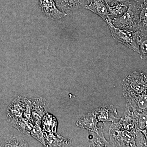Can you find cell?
I'll list each match as a JSON object with an SVG mask.
<instances>
[{
  "instance_id": "cell-1",
  "label": "cell",
  "mask_w": 147,
  "mask_h": 147,
  "mask_svg": "<svg viewBox=\"0 0 147 147\" xmlns=\"http://www.w3.org/2000/svg\"><path fill=\"white\" fill-rule=\"evenodd\" d=\"M105 22L108 24L114 39L139 54V46L142 42L147 39V33L140 30L131 32L116 28L110 17Z\"/></svg>"
},
{
  "instance_id": "cell-2",
  "label": "cell",
  "mask_w": 147,
  "mask_h": 147,
  "mask_svg": "<svg viewBox=\"0 0 147 147\" xmlns=\"http://www.w3.org/2000/svg\"><path fill=\"white\" fill-rule=\"evenodd\" d=\"M122 86L126 100L134 98L146 92L147 76L142 72L135 71L123 79Z\"/></svg>"
},
{
  "instance_id": "cell-3",
  "label": "cell",
  "mask_w": 147,
  "mask_h": 147,
  "mask_svg": "<svg viewBox=\"0 0 147 147\" xmlns=\"http://www.w3.org/2000/svg\"><path fill=\"white\" fill-rule=\"evenodd\" d=\"M143 6L139 7L129 5L128 9L123 15L112 19L113 25L116 28L122 30L131 32L138 30L140 10Z\"/></svg>"
},
{
  "instance_id": "cell-4",
  "label": "cell",
  "mask_w": 147,
  "mask_h": 147,
  "mask_svg": "<svg viewBox=\"0 0 147 147\" xmlns=\"http://www.w3.org/2000/svg\"><path fill=\"white\" fill-rule=\"evenodd\" d=\"M59 10L69 15L78 9L85 8L88 5L87 0H54Z\"/></svg>"
},
{
  "instance_id": "cell-5",
  "label": "cell",
  "mask_w": 147,
  "mask_h": 147,
  "mask_svg": "<svg viewBox=\"0 0 147 147\" xmlns=\"http://www.w3.org/2000/svg\"><path fill=\"white\" fill-rule=\"evenodd\" d=\"M39 2L42 12L52 20H59L68 15L59 10L54 0H39Z\"/></svg>"
},
{
  "instance_id": "cell-6",
  "label": "cell",
  "mask_w": 147,
  "mask_h": 147,
  "mask_svg": "<svg viewBox=\"0 0 147 147\" xmlns=\"http://www.w3.org/2000/svg\"><path fill=\"white\" fill-rule=\"evenodd\" d=\"M85 9L96 13L105 22L110 17L105 0H91Z\"/></svg>"
},
{
  "instance_id": "cell-7",
  "label": "cell",
  "mask_w": 147,
  "mask_h": 147,
  "mask_svg": "<svg viewBox=\"0 0 147 147\" xmlns=\"http://www.w3.org/2000/svg\"><path fill=\"white\" fill-rule=\"evenodd\" d=\"M45 146H65L71 144L70 140L66 139L59 135L53 133L44 132Z\"/></svg>"
},
{
  "instance_id": "cell-8",
  "label": "cell",
  "mask_w": 147,
  "mask_h": 147,
  "mask_svg": "<svg viewBox=\"0 0 147 147\" xmlns=\"http://www.w3.org/2000/svg\"><path fill=\"white\" fill-rule=\"evenodd\" d=\"M106 5L109 17L112 19L120 17L123 15L127 10L129 5L122 3H117L115 4L112 6L108 5L107 3Z\"/></svg>"
},
{
  "instance_id": "cell-9",
  "label": "cell",
  "mask_w": 147,
  "mask_h": 147,
  "mask_svg": "<svg viewBox=\"0 0 147 147\" xmlns=\"http://www.w3.org/2000/svg\"><path fill=\"white\" fill-rule=\"evenodd\" d=\"M0 147H29V146L24 138L18 136L9 135L3 141Z\"/></svg>"
},
{
  "instance_id": "cell-10",
  "label": "cell",
  "mask_w": 147,
  "mask_h": 147,
  "mask_svg": "<svg viewBox=\"0 0 147 147\" xmlns=\"http://www.w3.org/2000/svg\"><path fill=\"white\" fill-rule=\"evenodd\" d=\"M42 125L44 130L49 133H55L57 131V121L55 117L47 113L43 117Z\"/></svg>"
},
{
  "instance_id": "cell-11",
  "label": "cell",
  "mask_w": 147,
  "mask_h": 147,
  "mask_svg": "<svg viewBox=\"0 0 147 147\" xmlns=\"http://www.w3.org/2000/svg\"><path fill=\"white\" fill-rule=\"evenodd\" d=\"M11 125L16 127L22 133H26V134L30 132L31 129L32 128L31 123H29L27 121L21 119H10Z\"/></svg>"
},
{
  "instance_id": "cell-12",
  "label": "cell",
  "mask_w": 147,
  "mask_h": 147,
  "mask_svg": "<svg viewBox=\"0 0 147 147\" xmlns=\"http://www.w3.org/2000/svg\"><path fill=\"white\" fill-rule=\"evenodd\" d=\"M137 127L147 138V111L139 113Z\"/></svg>"
},
{
  "instance_id": "cell-13",
  "label": "cell",
  "mask_w": 147,
  "mask_h": 147,
  "mask_svg": "<svg viewBox=\"0 0 147 147\" xmlns=\"http://www.w3.org/2000/svg\"><path fill=\"white\" fill-rule=\"evenodd\" d=\"M147 5H145L141 7L139 25V30L145 33H147Z\"/></svg>"
},
{
  "instance_id": "cell-14",
  "label": "cell",
  "mask_w": 147,
  "mask_h": 147,
  "mask_svg": "<svg viewBox=\"0 0 147 147\" xmlns=\"http://www.w3.org/2000/svg\"><path fill=\"white\" fill-rule=\"evenodd\" d=\"M90 146H109L110 144L104 138L103 133L94 137L93 139H89Z\"/></svg>"
},
{
  "instance_id": "cell-15",
  "label": "cell",
  "mask_w": 147,
  "mask_h": 147,
  "mask_svg": "<svg viewBox=\"0 0 147 147\" xmlns=\"http://www.w3.org/2000/svg\"><path fill=\"white\" fill-rule=\"evenodd\" d=\"M30 133L32 137L38 140L41 144L45 146L44 132L42 131L39 125H37L32 127Z\"/></svg>"
},
{
  "instance_id": "cell-16",
  "label": "cell",
  "mask_w": 147,
  "mask_h": 147,
  "mask_svg": "<svg viewBox=\"0 0 147 147\" xmlns=\"http://www.w3.org/2000/svg\"><path fill=\"white\" fill-rule=\"evenodd\" d=\"M147 40H144L140 44L139 46V54H141V58L142 59L146 60L147 56Z\"/></svg>"
},
{
  "instance_id": "cell-17",
  "label": "cell",
  "mask_w": 147,
  "mask_h": 147,
  "mask_svg": "<svg viewBox=\"0 0 147 147\" xmlns=\"http://www.w3.org/2000/svg\"><path fill=\"white\" fill-rule=\"evenodd\" d=\"M147 4V0H130L131 5L140 7Z\"/></svg>"
},
{
  "instance_id": "cell-18",
  "label": "cell",
  "mask_w": 147,
  "mask_h": 147,
  "mask_svg": "<svg viewBox=\"0 0 147 147\" xmlns=\"http://www.w3.org/2000/svg\"><path fill=\"white\" fill-rule=\"evenodd\" d=\"M118 3H122L129 5L130 0H110L108 3H106L108 5L112 6Z\"/></svg>"
},
{
  "instance_id": "cell-19",
  "label": "cell",
  "mask_w": 147,
  "mask_h": 147,
  "mask_svg": "<svg viewBox=\"0 0 147 147\" xmlns=\"http://www.w3.org/2000/svg\"><path fill=\"white\" fill-rule=\"evenodd\" d=\"M91 1V0H87V1H88V3L90 1ZM110 0H105V2H106V3H108V2L110 1Z\"/></svg>"
}]
</instances>
